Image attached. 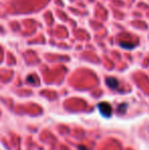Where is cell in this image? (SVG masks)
Segmentation results:
<instances>
[{
	"instance_id": "obj_1",
	"label": "cell",
	"mask_w": 149,
	"mask_h": 150,
	"mask_svg": "<svg viewBox=\"0 0 149 150\" xmlns=\"http://www.w3.org/2000/svg\"><path fill=\"white\" fill-rule=\"evenodd\" d=\"M98 109L100 111V113L103 115L104 117H110L112 115V107L108 102H100L98 103Z\"/></svg>"
},
{
	"instance_id": "obj_2",
	"label": "cell",
	"mask_w": 149,
	"mask_h": 150,
	"mask_svg": "<svg viewBox=\"0 0 149 150\" xmlns=\"http://www.w3.org/2000/svg\"><path fill=\"white\" fill-rule=\"evenodd\" d=\"M106 85L109 87L111 90H116L120 86V82L116 79V78H112V77H109V78H106Z\"/></svg>"
},
{
	"instance_id": "obj_3",
	"label": "cell",
	"mask_w": 149,
	"mask_h": 150,
	"mask_svg": "<svg viewBox=\"0 0 149 150\" xmlns=\"http://www.w3.org/2000/svg\"><path fill=\"white\" fill-rule=\"evenodd\" d=\"M120 45H121L123 48H127V49H132L135 46V44H133V43H128V42H121Z\"/></svg>"
},
{
	"instance_id": "obj_4",
	"label": "cell",
	"mask_w": 149,
	"mask_h": 150,
	"mask_svg": "<svg viewBox=\"0 0 149 150\" xmlns=\"http://www.w3.org/2000/svg\"><path fill=\"white\" fill-rule=\"evenodd\" d=\"M78 148H79V150H88L87 147H85V146H82V145H80Z\"/></svg>"
}]
</instances>
